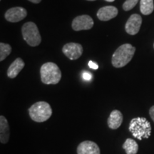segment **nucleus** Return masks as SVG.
<instances>
[{"instance_id":"1","label":"nucleus","mask_w":154,"mask_h":154,"mask_svg":"<svg viewBox=\"0 0 154 154\" xmlns=\"http://www.w3.org/2000/svg\"><path fill=\"white\" fill-rule=\"evenodd\" d=\"M136 48L130 44H124L115 51L112 56L113 66L116 68H121L130 62L134 57Z\"/></svg>"},{"instance_id":"2","label":"nucleus","mask_w":154,"mask_h":154,"mask_svg":"<svg viewBox=\"0 0 154 154\" xmlns=\"http://www.w3.org/2000/svg\"><path fill=\"white\" fill-rule=\"evenodd\" d=\"M129 131L138 140L149 138L151 134V126L149 121L143 117L133 119L129 124Z\"/></svg>"},{"instance_id":"3","label":"nucleus","mask_w":154,"mask_h":154,"mask_svg":"<svg viewBox=\"0 0 154 154\" xmlns=\"http://www.w3.org/2000/svg\"><path fill=\"white\" fill-rule=\"evenodd\" d=\"M41 80L45 84H57L60 82L61 72L60 69L53 62L44 63L40 69Z\"/></svg>"},{"instance_id":"4","label":"nucleus","mask_w":154,"mask_h":154,"mask_svg":"<svg viewBox=\"0 0 154 154\" xmlns=\"http://www.w3.org/2000/svg\"><path fill=\"white\" fill-rule=\"evenodd\" d=\"M29 114L32 120L35 122H44L51 116L52 109L47 102L38 101L29 109Z\"/></svg>"},{"instance_id":"5","label":"nucleus","mask_w":154,"mask_h":154,"mask_svg":"<svg viewBox=\"0 0 154 154\" xmlns=\"http://www.w3.org/2000/svg\"><path fill=\"white\" fill-rule=\"evenodd\" d=\"M22 36L24 41L31 47H36L42 42V37L37 26L34 22L25 23L22 27Z\"/></svg>"},{"instance_id":"6","label":"nucleus","mask_w":154,"mask_h":154,"mask_svg":"<svg viewBox=\"0 0 154 154\" xmlns=\"http://www.w3.org/2000/svg\"><path fill=\"white\" fill-rule=\"evenodd\" d=\"M93 26V19L88 15H81L75 17L72 22V29L74 31L91 29Z\"/></svg>"},{"instance_id":"7","label":"nucleus","mask_w":154,"mask_h":154,"mask_svg":"<svg viewBox=\"0 0 154 154\" xmlns=\"http://www.w3.org/2000/svg\"><path fill=\"white\" fill-rule=\"evenodd\" d=\"M63 53L71 60H76L83 54V47L80 44L68 43L65 44L62 49Z\"/></svg>"},{"instance_id":"8","label":"nucleus","mask_w":154,"mask_h":154,"mask_svg":"<svg viewBox=\"0 0 154 154\" xmlns=\"http://www.w3.org/2000/svg\"><path fill=\"white\" fill-rule=\"evenodd\" d=\"M27 15V11L21 7H17L11 8L6 11L5 17V19L9 22H19Z\"/></svg>"},{"instance_id":"9","label":"nucleus","mask_w":154,"mask_h":154,"mask_svg":"<svg viewBox=\"0 0 154 154\" xmlns=\"http://www.w3.org/2000/svg\"><path fill=\"white\" fill-rule=\"evenodd\" d=\"M142 24V18L139 14H132L127 21L125 29L126 32L130 35H136L139 32Z\"/></svg>"},{"instance_id":"10","label":"nucleus","mask_w":154,"mask_h":154,"mask_svg":"<svg viewBox=\"0 0 154 154\" xmlns=\"http://www.w3.org/2000/svg\"><path fill=\"white\" fill-rule=\"evenodd\" d=\"M100 149L96 143L91 140H85L77 147V154H100Z\"/></svg>"},{"instance_id":"11","label":"nucleus","mask_w":154,"mask_h":154,"mask_svg":"<svg viewBox=\"0 0 154 154\" xmlns=\"http://www.w3.org/2000/svg\"><path fill=\"white\" fill-rule=\"evenodd\" d=\"M119 11L116 7L113 6H107L101 7L97 12V17L101 21L106 22L111 19L115 18L118 14Z\"/></svg>"},{"instance_id":"12","label":"nucleus","mask_w":154,"mask_h":154,"mask_svg":"<svg viewBox=\"0 0 154 154\" xmlns=\"http://www.w3.org/2000/svg\"><path fill=\"white\" fill-rule=\"evenodd\" d=\"M123 122V114L120 111L113 110L111 111L107 120L108 126L111 129H117L121 126Z\"/></svg>"},{"instance_id":"13","label":"nucleus","mask_w":154,"mask_h":154,"mask_svg":"<svg viewBox=\"0 0 154 154\" xmlns=\"http://www.w3.org/2000/svg\"><path fill=\"white\" fill-rule=\"evenodd\" d=\"M25 66L24 61L21 58H17L13 61L7 70V76L10 79H14L17 76Z\"/></svg>"},{"instance_id":"14","label":"nucleus","mask_w":154,"mask_h":154,"mask_svg":"<svg viewBox=\"0 0 154 154\" xmlns=\"http://www.w3.org/2000/svg\"><path fill=\"white\" fill-rule=\"evenodd\" d=\"M9 138V126L8 121L4 116H0V141L7 143Z\"/></svg>"},{"instance_id":"15","label":"nucleus","mask_w":154,"mask_h":154,"mask_svg":"<svg viewBox=\"0 0 154 154\" xmlns=\"http://www.w3.org/2000/svg\"><path fill=\"white\" fill-rule=\"evenodd\" d=\"M123 149L126 154H136L138 151V145L134 139L127 138L123 145Z\"/></svg>"},{"instance_id":"16","label":"nucleus","mask_w":154,"mask_h":154,"mask_svg":"<svg viewBox=\"0 0 154 154\" xmlns=\"http://www.w3.org/2000/svg\"><path fill=\"white\" fill-rule=\"evenodd\" d=\"M140 10L144 15L151 14L154 10L153 0H140Z\"/></svg>"},{"instance_id":"17","label":"nucleus","mask_w":154,"mask_h":154,"mask_svg":"<svg viewBox=\"0 0 154 154\" xmlns=\"http://www.w3.org/2000/svg\"><path fill=\"white\" fill-rule=\"evenodd\" d=\"M11 52V47L9 44L2 42L0 44V61H2L10 54Z\"/></svg>"},{"instance_id":"18","label":"nucleus","mask_w":154,"mask_h":154,"mask_svg":"<svg viewBox=\"0 0 154 154\" xmlns=\"http://www.w3.org/2000/svg\"><path fill=\"white\" fill-rule=\"evenodd\" d=\"M138 2V0H126L123 4V9L124 11H129L134 8L135 6L137 5Z\"/></svg>"},{"instance_id":"19","label":"nucleus","mask_w":154,"mask_h":154,"mask_svg":"<svg viewBox=\"0 0 154 154\" xmlns=\"http://www.w3.org/2000/svg\"><path fill=\"white\" fill-rule=\"evenodd\" d=\"M82 77L85 81H90V80H91V79H92V75L91 73H89L88 72H84V73H83Z\"/></svg>"},{"instance_id":"20","label":"nucleus","mask_w":154,"mask_h":154,"mask_svg":"<svg viewBox=\"0 0 154 154\" xmlns=\"http://www.w3.org/2000/svg\"><path fill=\"white\" fill-rule=\"evenodd\" d=\"M88 66L92 69H94V70H96V69H98V68H99V65L92 61H90L88 62Z\"/></svg>"},{"instance_id":"21","label":"nucleus","mask_w":154,"mask_h":154,"mask_svg":"<svg viewBox=\"0 0 154 154\" xmlns=\"http://www.w3.org/2000/svg\"><path fill=\"white\" fill-rule=\"evenodd\" d=\"M149 114H150V116H151V118L153 121L154 122V106H153L151 109H150L149 110Z\"/></svg>"},{"instance_id":"22","label":"nucleus","mask_w":154,"mask_h":154,"mask_svg":"<svg viewBox=\"0 0 154 154\" xmlns=\"http://www.w3.org/2000/svg\"><path fill=\"white\" fill-rule=\"evenodd\" d=\"M29 1L31 2L34 3V4H38L41 2L42 0H29Z\"/></svg>"},{"instance_id":"23","label":"nucleus","mask_w":154,"mask_h":154,"mask_svg":"<svg viewBox=\"0 0 154 154\" xmlns=\"http://www.w3.org/2000/svg\"><path fill=\"white\" fill-rule=\"evenodd\" d=\"M105 1L108 2H114L115 0H105Z\"/></svg>"},{"instance_id":"24","label":"nucleus","mask_w":154,"mask_h":154,"mask_svg":"<svg viewBox=\"0 0 154 154\" xmlns=\"http://www.w3.org/2000/svg\"><path fill=\"white\" fill-rule=\"evenodd\" d=\"M87 1H96V0H87Z\"/></svg>"},{"instance_id":"25","label":"nucleus","mask_w":154,"mask_h":154,"mask_svg":"<svg viewBox=\"0 0 154 154\" xmlns=\"http://www.w3.org/2000/svg\"><path fill=\"white\" fill-rule=\"evenodd\" d=\"M153 47H154V44H153Z\"/></svg>"}]
</instances>
